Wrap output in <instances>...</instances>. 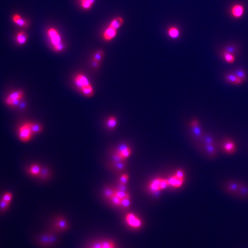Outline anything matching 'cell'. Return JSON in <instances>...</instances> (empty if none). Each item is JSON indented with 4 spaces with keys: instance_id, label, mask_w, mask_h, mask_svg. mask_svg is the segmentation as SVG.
<instances>
[{
    "instance_id": "obj_6",
    "label": "cell",
    "mask_w": 248,
    "mask_h": 248,
    "mask_svg": "<svg viewBox=\"0 0 248 248\" xmlns=\"http://www.w3.org/2000/svg\"><path fill=\"white\" fill-rule=\"evenodd\" d=\"M222 151L227 155H233L237 151V145L234 141L230 138H226L221 144Z\"/></svg>"
},
{
    "instance_id": "obj_1",
    "label": "cell",
    "mask_w": 248,
    "mask_h": 248,
    "mask_svg": "<svg viewBox=\"0 0 248 248\" xmlns=\"http://www.w3.org/2000/svg\"><path fill=\"white\" fill-rule=\"evenodd\" d=\"M49 41L53 47V49L56 52H62L64 48L65 45L62 42V38L57 29L51 27L47 31Z\"/></svg>"
},
{
    "instance_id": "obj_10",
    "label": "cell",
    "mask_w": 248,
    "mask_h": 248,
    "mask_svg": "<svg viewBox=\"0 0 248 248\" xmlns=\"http://www.w3.org/2000/svg\"><path fill=\"white\" fill-rule=\"evenodd\" d=\"M125 220L129 226L134 229H138L142 225V222L141 220L134 214L131 213L126 214Z\"/></svg>"
},
{
    "instance_id": "obj_16",
    "label": "cell",
    "mask_w": 248,
    "mask_h": 248,
    "mask_svg": "<svg viewBox=\"0 0 248 248\" xmlns=\"http://www.w3.org/2000/svg\"><path fill=\"white\" fill-rule=\"evenodd\" d=\"M42 166L38 164H33L28 167L27 170V172L29 175L32 177H38L40 175Z\"/></svg>"
},
{
    "instance_id": "obj_15",
    "label": "cell",
    "mask_w": 248,
    "mask_h": 248,
    "mask_svg": "<svg viewBox=\"0 0 248 248\" xmlns=\"http://www.w3.org/2000/svg\"><path fill=\"white\" fill-rule=\"evenodd\" d=\"M235 198L242 200L248 199V184L242 181L240 187L239 188V192Z\"/></svg>"
},
{
    "instance_id": "obj_39",
    "label": "cell",
    "mask_w": 248,
    "mask_h": 248,
    "mask_svg": "<svg viewBox=\"0 0 248 248\" xmlns=\"http://www.w3.org/2000/svg\"><path fill=\"white\" fill-rule=\"evenodd\" d=\"M109 200L111 202V203L115 205L118 206H121V199L119 198V197L113 195Z\"/></svg>"
},
{
    "instance_id": "obj_7",
    "label": "cell",
    "mask_w": 248,
    "mask_h": 248,
    "mask_svg": "<svg viewBox=\"0 0 248 248\" xmlns=\"http://www.w3.org/2000/svg\"><path fill=\"white\" fill-rule=\"evenodd\" d=\"M23 96L24 93L23 91H15L8 96L5 100V103L9 106H16L19 104Z\"/></svg>"
},
{
    "instance_id": "obj_8",
    "label": "cell",
    "mask_w": 248,
    "mask_h": 248,
    "mask_svg": "<svg viewBox=\"0 0 248 248\" xmlns=\"http://www.w3.org/2000/svg\"><path fill=\"white\" fill-rule=\"evenodd\" d=\"M33 133L31 129L29 122L24 124L19 130V137L23 142H27L31 139Z\"/></svg>"
},
{
    "instance_id": "obj_29",
    "label": "cell",
    "mask_w": 248,
    "mask_h": 248,
    "mask_svg": "<svg viewBox=\"0 0 248 248\" xmlns=\"http://www.w3.org/2000/svg\"><path fill=\"white\" fill-rule=\"evenodd\" d=\"M81 91L84 96L88 97H91L94 94V89L91 85L84 87Z\"/></svg>"
},
{
    "instance_id": "obj_11",
    "label": "cell",
    "mask_w": 248,
    "mask_h": 248,
    "mask_svg": "<svg viewBox=\"0 0 248 248\" xmlns=\"http://www.w3.org/2000/svg\"><path fill=\"white\" fill-rule=\"evenodd\" d=\"M202 151L206 155L210 158L214 159L217 156V149L215 144L201 145Z\"/></svg>"
},
{
    "instance_id": "obj_22",
    "label": "cell",
    "mask_w": 248,
    "mask_h": 248,
    "mask_svg": "<svg viewBox=\"0 0 248 248\" xmlns=\"http://www.w3.org/2000/svg\"><path fill=\"white\" fill-rule=\"evenodd\" d=\"M28 40V35L24 31H20L16 36V42L19 45H23Z\"/></svg>"
},
{
    "instance_id": "obj_38",
    "label": "cell",
    "mask_w": 248,
    "mask_h": 248,
    "mask_svg": "<svg viewBox=\"0 0 248 248\" xmlns=\"http://www.w3.org/2000/svg\"><path fill=\"white\" fill-rule=\"evenodd\" d=\"M114 192H115V189H113L111 188H107L105 190L104 194L107 198L110 199V198L114 195Z\"/></svg>"
},
{
    "instance_id": "obj_26",
    "label": "cell",
    "mask_w": 248,
    "mask_h": 248,
    "mask_svg": "<svg viewBox=\"0 0 248 248\" xmlns=\"http://www.w3.org/2000/svg\"><path fill=\"white\" fill-rule=\"evenodd\" d=\"M95 2V0H79V4L82 8L85 10L90 9Z\"/></svg>"
},
{
    "instance_id": "obj_30",
    "label": "cell",
    "mask_w": 248,
    "mask_h": 248,
    "mask_svg": "<svg viewBox=\"0 0 248 248\" xmlns=\"http://www.w3.org/2000/svg\"><path fill=\"white\" fill-rule=\"evenodd\" d=\"M117 120L115 117H110L106 121V126L108 129H114L116 127Z\"/></svg>"
},
{
    "instance_id": "obj_17",
    "label": "cell",
    "mask_w": 248,
    "mask_h": 248,
    "mask_svg": "<svg viewBox=\"0 0 248 248\" xmlns=\"http://www.w3.org/2000/svg\"><path fill=\"white\" fill-rule=\"evenodd\" d=\"M91 248H116L115 243L110 240L102 241L94 243Z\"/></svg>"
},
{
    "instance_id": "obj_27",
    "label": "cell",
    "mask_w": 248,
    "mask_h": 248,
    "mask_svg": "<svg viewBox=\"0 0 248 248\" xmlns=\"http://www.w3.org/2000/svg\"><path fill=\"white\" fill-rule=\"evenodd\" d=\"M200 142L201 143V145L215 144L214 140L213 137L210 134H203L200 139Z\"/></svg>"
},
{
    "instance_id": "obj_9",
    "label": "cell",
    "mask_w": 248,
    "mask_h": 248,
    "mask_svg": "<svg viewBox=\"0 0 248 248\" xmlns=\"http://www.w3.org/2000/svg\"><path fill=\"white\" fill-rule=\"evenodd\" d=\"M53 229L58 232L66 231L70 228V224L65 218L63 217H58L54 221L53 224Z\"/></svg>"
},
{
    "instance_id": "obj_41",
    "label": "cell",
    "mask_w": 248,
    "mask_h": 248,
    "mask_svg": "<svg viewBox=\"0 0 248 248\" xmlns=\"http://www.w3.org/2000/svg\"><path fill=\"white\" fill-rule=\"evenodd\" d=\"M91 64H92L93 67L95 69H98V68H99V67H100V62H98L94 59H92Z\"/></svg>"
},
{
    "instance_id": "obj_18",
    "label": "cell",
    "mask_w": 248,
    "mask_h": 248,
    "mask_svg": "<svg viewBox=\"0 0 248 248\" xmlns=\"http://www.w3.org/2000/svg\"><path fill=\"white\" fill-rule=\"evenodd\" d=\"M224 79L226 81L233 85H240L243 82L242 80H241L235 76L233 72L226 74L224 76Z\"/></svg>"
},
{
    "instance_id": "obj_37",
    "label": "cell",
    "mask_w": 248,
    "mask_h": 248,
    "mask_svg": "<svg viewBox=\"0 0 248 248\" xmlns=\"http://www.w3.org/2000/svg\"><path fill=\"white\" fill-rule=\"evenodd\" d=\"M9 203L5 202L2 199H0V211H5L7 210L9 206Z\"/></svg>"
},
{
    "instance_id": "obj_19",
    "label": "cell",
    "mask_w": 248,
    "mask_h": 248,
    "mask_svg": "<svg viewBox=\"0 0 248 248\" xmlns=\"http://www.w3.org/2000/svg\"><path fill=\"white\" fill-rule=\"evenodd\" d=\"M244 12V8L243 6L241 4H236L234 5L232 9L231 13L232 16L235 18H239L241 17Z\"/></svg>"
},
{
    "instance_id": "obj_28",
    "label": "cell",
    "mask_w": 248,
    "mask_h": 248,
    "mask_svg": "<svg viewBox=\"0 0 248 248\" xmlns=\"http://www.w3.org/2000/svg\"><path fill=\"white\" fill-rule=\"evenodd\" d=\"M29 125L33 134L40 133L43 130V127L42 125L38 123L29 122Z\"/></svg>"
},
{
    "instance_id": "obj_3",
    "label": "cell",
    "mask_w": 248,
    "mask_h": 248,
    "mask_svg": "<svg viewBox=\"0 0 248 248\" xmlns=\"http://www.w3.org/2000/svg\"><path fill=\"white\" fill-rule=\"evenodd\" d=\"M57 235L53 233H45L40 235L37 239V243L43 248H49L57 243Z\"/></svg>"
},
{
    "instance_id": "obj_12",
    "label": "cell",
    "mask_w": 248,
    "mask_h": 248,
    "mask_svg": "<svg viewBox=\"0 0 248 248\" xmlns=\"http://www.w3.org/2000/svg\"><path fill=\"white\" fill-rule=\"evenodd\" d=\"M190 126H191L192 133L195 138L199 140V141L202 138V136L203 135V131L199 125V122L196 119H194L190 123Z\"/></svg>"
},
{
    "instance_id": "obj_5",
    "label": "cell",
    "mask_w": 248,
    "mask_h": 248,
    "mask_svg": "<svg viewBox=\"0 0 248 248\" xmlns=\"http://www.w3.org/2000/svg\"><path fill=\"white\" fill-rule=\"evenodd\" d=\"M184 172L181 169L177 170L173 175L168 179L170 186L174 188L181 187L184 183Z\"/></svg>"
},
{
    "instance_id": "obj_13",
    "label": "cell",
    "mask_w": 248,
    "mask_h": 248,
    "mask_svg": "<svg viewBox=\"0 0 248 248\" xmlns=\"http://www.w3.org/2000/svg\"><path fill=\"white\" fill-rule=\"evenodd\" d=\"M74 82L76 86L81 90L82 88L90 85L88 78L82 74H78L74 78Z\"/></svg>"
},
{
    "instance_id": "obj_4",
    "label": "cell",
    "mask_w": 248,
    "mask_h": 248,
    "mask_svg": "<svg viewBox=\"0 0 248 248\" xmlns=\"http://www.w3.org/2000/svg\"><path fill=\"white\" fill-rule=\"evenodd\" d=\"M170 186L168 179L157 177L152 180L148 184V189L153 192L161 191Z\"/></svg>"
},
{
    "instance_id": "obj_31",
    "label": "cell",
    "mask_w": 248,
    "mask_h": 248,
    "mask_svg": "<svg viewBox=\"0 0 248 248\" xmlns=\"http://www.w3.org/2000/svg\"><path fill=\"white\" fill-rule=\"evenodd\" d=\"M114 195L119 197L120 199H122L125 198L130 197L129 194L125 191L124 190H119V189H115Z\"/></svg>"
},
{
    "instance_id": "obj_36",
    "label": "cell",
    "mask_w": 248,
    "mask_h": 248,
    "mask_svg": "<svg viewBox=\"0 0 248 248\" xmlns=\"http://www.w3.org/2000/svg\"><path fill=\"white\" fill-rule=\"evenodd\" d=\"M12 198H13V195L11 194V192H5L1 198V199L2 200H4L8 203H10L11 201L12 200Z\"/></svg>"
},
{
    "instance_id": "obj_40",
    "label": "cell",
    "mask_w": 248,
    "mask_h": 248,
    "mask_svg": "<svg viewBox=\"0 0 248 248\" xmlns=\"http://www.w3.org/2000/svg\"><path fill=\"white\" fill-rule=\"evenodd\" d=\"M130 205V197H128V198H125L124 199H122L121 200V207H128Z\"/></svg>"
},
{
    "instance_id": "obj_33",
    "label": "cell",
    "mask_w": 248,
    "mask_h": 248,
    "mask_svg": "<svg viewBox=\"0 0 248 248\" xmlns=\"http://www.w3.org/2000/svg\"><path fill=\"white\" fill-rule=\"evenodd\" d=\"M104 57V52L102 50L100 49L94 54L93 59L98 62H101Z\"/></svg>"
},
{
    "instance_id": "obj_25",
    "label": "cell",
    "mask_w": 248,
    "mask_h": 248,
    "mask_svg": "<svg viewBox=\"0 0 248 248\" xmlns=\"http://www.w3.org/2000/svg\"><path fill=\"white\" fill-rule=\"evenodd\" d=\"M168 34L172 38H178L180 36V31L176 27H170L168 29Z\"/></svg>"
},
{
    "instance_id": "obj_35",
    "label": "cell",
    "mask_w": 248,
    "mask_h": 248,
    "mask_svg": "<svg viewBox=\"0 0 248 248\" xmlns=\"http://www.w3.org/2000/svg\"><path fill=\"white\" fill-rule=\"evenodd\" d=\"M237 48H235L233 46H228L227 47H226L224 48V51L223 52H225V53H231L233 55H235L237 53Z\"/></svg>"
},
{
    "instance_id": "obj_34",
    "label": "cell",
    "mask_w": 248,
    "mask_h": 248,
    "mask_svg": "<svg viewBox=\"0 0 248 248\" xmlns=\"http://www.w3.org/2000/svg\"><path fill=\"white\" fill-rule=\"evenodd\" d=\"M129 180V175L127 173H123L119 177V184L121 186H125Z\"/></svg>"
},
{
    "instance_id": "obj_23",
    "label": "cell",
    "mask_w": 248,
    "mask_h": 248,
    "mask_svg": "<svg viewBox=\"0 0 248 248\" xmlns=\"http://www.w3.org/2000/svg\"><path fill=\"white\" fill-rule=\"evenodd\" d=\"M51 175V171L48 167L42 166V170L40 175H38V178L43 181H46L49 179Z\"/></svg>"
},
{
    "instance_id": "obj_32",
    "label": "cell",
    "mask_w": 248,
    "mask_h": 248,
    "mask_svg": "<svg viewBox=\"0 0 248 248\" xmlns=\"http://www.w3.org/2000/svg\"><path fill=\"white\" fill-rule=\"evenodd\" d=\"M222 57L226 62L229 63H232L235 61V56L229 53L223 52Z\"/></svg>"
},
{
    "instance_id": "obj_20",
    "label": "cell",
    "mask_w": 248,
    "mask_h": 248,
    "mask_svg": "<svg viewBox=\"0 0 248 248\" xmlns=\"http://www.w3.org/2000/svg\"><path fill=\"white\" fill-rule=\"evenodd\" d=\"M12 20L15 24L20 27L25 28L28 27V23L27 21V20L23 19L19 14H13L12 16Z\"/></svg>"
},
{
    "instance_id": "obj_24",
    "label": "cell",
    "mask_w": 248,
    "mask_h": 248,
    "mask_svg": "<svg viewBox=\"0 0 248 248\" xmlns=\"http://www.w3.org/2000/svg\"><path fill=\"white\" fill-rule=\"evenodd\" d=\"M233 73L238 78L240 79L243 82L246 81V79H247V75H246V72L244 70L241 68H238L235 69L234 71L233 72Z\"/></svg>"
},
{
    "instance_id": "obj_14",
    "label": "cell",
    "mask_w": 248,
    "mask_h": 248,
    "mask_svg": "<svg viewBox=\"0 0 248 248\" xmlns=\"http://www.w3.org/2000/svg\"><path fill=\"white\" fill-rule=\"evenodd\" d=\"M117 29L108 26L102 34V38H104V40L105 41L109 42L115 38L117 36Z\"/></svg>"
},
{
    "instance_id": "obj_21",
    "label": "cell",
    "mask_w": 248,
    "mask_h": 248,
    "mask_svg": "<svg viewBox=\"0 0 248 248\" xmlns=\"http://www.w3.org/2000/svg\"><path fill=\"white\" fill-rule=\"evenodd\" d=\"M123 24H124L123 18L121 17H116L110 21V23L108 26L117 30Z\"/></svg>"
},
{
    "instance_id": "obj_2",
    "label": "cell",
    "mask_w": 248,
    "mask_h": 248,
    "mask_svg": "<svg viewBox=\"0 0 248 248\" xmlns=\"http://www.w3.org/2000/svg\"><path fill=\"white\" fill-rule=\"evenodd\" d=\"M242 181L235 179L226 180L222 184V189L226 194L236 197Z\"/></svg>"
}]
</instances>
